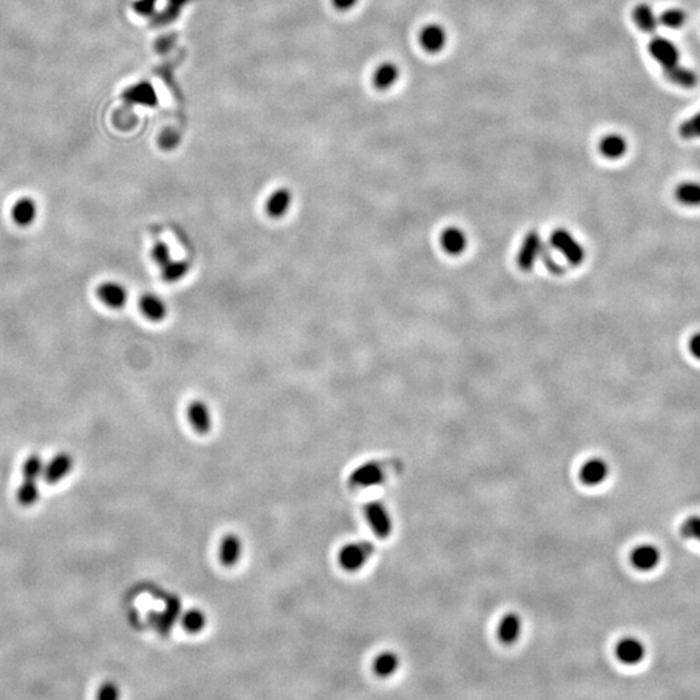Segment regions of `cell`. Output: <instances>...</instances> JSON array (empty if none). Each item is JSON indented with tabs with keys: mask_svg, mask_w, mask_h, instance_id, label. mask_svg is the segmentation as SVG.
Segmentation results:
<instances>
[{
	"mask_svg": "<svg viewBox=\"0 0 700 700\" xmlns=\"http://www.w3.org/2000/svg\"><path fill=\"white\" fill-rule=\"evenodd\" d=\"M539 257L543 259L545 263L549 266V269L552 272H561L563 271L559 265L546 253L545 247H543V243H542V239H541L539 234L530 232L527 239H526L524 244H523V248L520 249V252H519L517 262H519L520 268H523L524 270H530L534 266L536 261Z\"/></svg>",
	"mask_w": 700,
	"mask_h": 700,
	"instance_id": "obj_1",
	"label": "cell"
},
{
	"mask_svg": "<svg viewBox=\"0 0 700 700\" xmlns=\"http://www.w3.org/2000/svg\"><path fill=\"white\" fill-rule=\"evenodd\" d=\"M375 546L368 541H359L346 543L339 554L337 560L340 567L346 572H357L365 567L368 559L374 555Z\"/></svg>",
	"mask_w": 700,
	"mask_h": 700,
	"instance_id": "obj_2",
	"label": "cell"
},
{
	"mask_svg": "<svg viewBox=\"0 0 700 700\" xmlns=\"http://www.w3.org/2000/svg\"><path fill=\"white\" fill-rule=\"evenodd\" d=\"M367 523L377 539H388L393 530V521L387 506L380 501H371L365 506Z\"/></svg>",
	"mask_w": 700,
	"mask_h": 700,
	"instance_id": "obj_3",
	"label": "cell"
},
{
	"mask_svg": "<svg viewBox=\"0 0 700 700\" xmlns=\"http://www.w3.org/2000/svg\"><path fill=\"white\" fill-rule=\"evenodd\" d=\"M648 52L651 57L661 66L663 72L679 64V51L677 46L664 37L652 34L648 43Z\"/></svg>",
	"mask_w": 700,
	"mask_h": 700,
	"instance_id": "obj_4",
	"label": "cell"
},
{
	"mask_svg": "<svg viewBox=\"0 0 700 700\" xmlns=\"http://www.w3.org/2000/svg\"><path fill=\"white\" fill-rule=\"evenodd\" d=\"M551 246L571 265H580L585 259L583 247L566 230H557L552 234Z\"/></svg>",
	"mask_w": 700,
	"mask_h": 700,
	"instance_id": "obj_5",
	"label": "cell"
},
{
	"mask_svg": "<svg viewBox=\"0 0 700 700\" xmlns=\"http://www.w3.org/2000/svg\"><path fill=\"white\" fill-rule=\"evenodd\" d=\"M97 299L109 309H122L129 300V292L119 281H103L97 288Z\"/></svg>",
	"mask_w": 700,
	"mask_h": 700,
	"instance_id": "obj_6",
	"label": "cell"
},
{
	"mask_svg": "<svg viewBox=\"0 0 700 700\" xmlns=\"http://www.w3.org/2000/svg\"><path fill=\"white\" fill-rule=\"evenodd\" d=\"M614 654L625 666H637L646 657V647L636 637H625L617 642Z\"/></svg>",
	"mask_w": 700,
	"mask_h": 700,
	"instance_id": "obj_7",
	"label": "cell"
},
{
	"mask_svg": "<svg viewBox=\"0 0 700 700\" xmlns=\"http://www.w3.org/2000/svg\"><path fill=\"white\" fill-rule=\"evenodd\" d=\"M187 418L197 434L201 436L208 434L213 427V417L210 408L201 399H194L188 405Z\"/></svg>",
	"mask_w": 700,
	"mask_h": 700,
	"instance_id": "obj_8",
	"label": "cell"
},
{
	"mask_svg": "<svg viewBox=\"0 0 700 700\" xmlns=\"http://www.w3.org/2000/svg\"><path fill=\"white\" fill-rule=\"evenodd\" d=\"M384 479H386L384 468L379 463L370 462L357 467L350 474L349 484L353 488H370L381 484Z\"/></svg>",
	"mask_w": 700,
	"mask_h": 700,
	"instance_id": "obj_9",
	"label": "cell"
},
{
	"mask_svg": "<svg viewBox=\"0 0 700 700\" xmlns=\"http://www.w3.org/2000/svg\"><path fill=\"white\" fill-rule=\"evenodd\" d=\"M580 480L583 485L598 486L603 484L610 474V466L602 458H592L582 464Z\"/></svg>",
	"mask_w": 700,
	"mask_h": 700,
	"instance_id": "obj_10",
	"label": "cell"
},
{
	"mask_svg": "<svg viewBox=\"0 0 700 700\" xmlns=\"http://www.w3.org/2000/svg\"><path fill=\"white\" fill-rule=\"evenodd\" d=\"M293 194L286 187L277 188L272 191L265 203V212L272 219H280L287 216L292 208Z\"/></svg>",
	"mask_w": 700,
	"mask_h": 700,
	"instance_id": "obj_11",
	"label": "cell"
},
{
	"mask_svg": "<svg viewBox=\"0 0 700 700\" xmlns=\"http://www.w3.org/2000/svg\"><path fill=\"white\" fill-rule=\"evenodd\" d=\"M661 559L660 551L654 545H639L630 552V563L638 571L650 572L655 570Z\"/></svg>",
	"mask_w": 700,
	"mask_h": 700,
	"instance_id": "obj_12",
	"label": "cell"
},
{
	"mask_svg": "<svg viewBox=\"0 0 700 700\" xmlns=\"http://www.w3.org/2000/svg\"><path fill=\"white\" fill-rule=\"evenodd\" d=\"M140 312L151 322L159 323L168 317V305L156 293H144L139 300Z\"/></svg>",
	"mask_w": 700,
	"mask_h": 700,
	"instance_id": "obj_13",
	"label": "cell"
},
{
	"mask_svg": "<svg viewBox=\"0 0 700 700\" xmlns=\"http://www.w3.org/2000/svg\"><path fill=\"white\" fill-rule=\"evenodd\" d=\"M72 467H73V459L69 454L60 452V454L54 455V458L50 461V463L44 467V481L48 485L57 484L59 481H61L64 477H66V474L70 472Z\"/></svg>",
	"mask_w": 700,
	"mask_h": 700,
	"instance_id": "obj_14",
	"label": "cell"
},
{
	"mask_svg": "<svg viewBox=\"0 0 700 700\" xmlns=\"http://www.w3.org/2000/svg\"><path fill=\"white\" fill-rule=\"evenodd\" d=\"M523 632V620L520 614L508 612L502 617L498 624V639L505 645H514L519 641Z\"/></svg>",
	"mask_w": 700,
	"mask_h": 700,
	"instance_id": "obj_15",
	"label": "cell"
},
{
	"mask_svg": "<svg viewBox=\"0 0 700 700\" xmlns=\"http://www.w3.org/2000/svg\"><path fill=\"white\" fill-rule=\"evenodd\" d=\"M123 99L131 104L153 107L157 104V92L151 83L140 82L134 86L129 87L123 92Z\"/></svg>",
	"mask_w": 700,
	"mask_h": 700,
	"instance_id": "obj_16",
	"label": "cell"
},
{
	"mask_svg": "<svg viewBox=\"0 0 700 700\" xmlns=\"http://www.w3.org/2000/svg\"><path fill=\"white\" fill-rule=\"evenodd\" d=\"M38 216V206L32 197H21L12 206V219L17 226H32Z\"/></svg>",
	"mask_w": 700,
	"mask_h": 700,
	"instance_id": "obj_17",
	"label": "cell"
},
{
	"mask_svg": "<svg viewBox=\"0 0 700 700\" xmlns=\"http://www.w3.org/2000/svg\"><path fill=\"white\" fill-rule=\"evenodd\" d=\"M419 41L421 47L427 52L436 54L440 52L446 43V32L440 25L431 23L423 28V30L420 32Z\"/></svg>",
	"mask_w": 700,
	"mask_h": 700,
	"instance_id": "obj_18",
	"label": "cell"
},
{
	"mask_svg": "<svg viewBox=\"0 0 700 700\" xmlns=\"http://www.w3.org/2000/svg\"><path fill=\"white\" fill-rule=\"evenodd\" d=\"M243 552V543L241 539L237 534L230 533L221 542L219 548V560L225 567H234L237 561L241 558Z\"/></svg>",
	"mask_w": 700,
	"mask_h": 700,
	"instance_id": "obj_19",
	"label": "cell"
},
{
	"mask_svg": "<svg viewBox=\"0 0 700 700\" xmlns=\"http://www.w3.org/2000/svg\"><path fill=\"white\" fill-rule=\"evenodd\" d=\"M399 668V657L393 651H384L379 654L374 663H372V670L377 677L388 679L393 676Z\"/></svg>",
	"mask_w": 700,
	"mask_h": 700,
	"instance_id": "obj_20",
	"label": "cell"
},
{
	"mask_svg": "<svg viewBox=\"0 0 700 700\" xmlns=\"http://www.w3.org/2000/svg\"><path fill=\"white\" fill-rule=\"evenodd\" d=\"M599 151L604 157L610 160H617L623 157L628 151V143L624 137L619 134H610L606 135L603 139L599 143Z\"/></svg>",
	"mask_w": 700,
	"mask_h": 700,
	"instance_id": "obj_21",
	"label": "cell"
},
{
	"mask_svg": "<svg viewBox=\"0 0 700 700\" xmlns=\"http://www.w3.org/2000/svg\"><path fill=\"white\" fill-rule=\"evenodd\" d=\"M632 14L639 30L651 35L657 34L659 20L648 4H638Z\"/></svg>",
	"mask_w": 700,
	"mask_h": 700,
	"instance_id": "obj_22",
	"label": "cell"
},
{
	"mask_svg": "<svg viewBox=\"0 0 700 700\" xmlns=\"http://www.w3.org/2000/svg\"><path fill=\"white\" fill-rule=\"evenodd\" d=\"M441 244L442 248L449 254L452 256L461 254L467 247V237L462 230L457 227H450L442 232Z\"/></svg>",
	"mask_w": 700,
	"mask_h": 700,
	"instance_id": "obj_23",
	"label": "cell"
},
{
	"mask_svg": "<svg viewBox=\"0 0 700 700\" xmlns=\"http://www.w3.org/2000/svg\"><path fill=\"white\" fill-rule=\"evenodd\" d=\"M664 74L669 82H672L673 85L681 87V88L690 90L698 85V76L692 70H690L689 68L682 66L681 64L666 70Z\"/></svg>",
	"mask_w": 700,
	"mask_h": 700,
	"instance_id": "obj_24",
	"label": "cell"
},
{
	"mask_svg": "<svg viewBox=\"0 0 700 700\" xmlns=\"http://www.w3.org/2000/svg\"><path fill=\"white\" fill-rule=\"evenodd\" d=\"M399 70L397 65L393 63H383L377 66L372 82L377 90H388L389 87L393 86L399 79Z\"/></svg>",
	"mask_w": 700,
	"mask_h": 700,
	"instance_id": "obj_25",
	"label": "cell"
},
{
	"mask_svg": "<svg viewBox=\"0 0 700 700\" xmlns=\"http://www.w3.org/2000/svg\"><path fill=\"white\" fill-rule=\"evenodd\" d=\"M190 263L183 259H174L162 266L161 278L166 283H178L184 279L190 272Z\"/></svg>",
	"mask_w": 700,
	"mask_h": 700,
	"instance_id": "obj_26",
	"label": "cell"
},
{
	"mask_svg": "<svg viewBox=\"0 0 700 700\" xmlns=\"http://www.w3.org/2000/svg\"><path fill=\"white\" fill-rule=\"evenodd\" d=\"M674 196L679 204L686 206H700V183L683 182L676 188Z\"/></svg>",
	"mask_w": 700,
	"mask_h": 700,
	"instance_id": "obj_27",
	"label": "cell"
},
{
	"mask_svg": "<svg viewBox=\"0 0 700 700\" xmlns=\"http://www.w3.org/2000/svg\"><path fill=\"white\" fill-rule=\"evenodd\" d=\"M17 502L23 507H30L37 503L39 499V489L37 481L23 480L17 489Z\"/></svg>",
	"mask_w": 700,
	"mask_h": 700,
	"instance_id": "obj_28",
	"label": "cell"
},
{
	"mask_svg": "<svg viewBox=\"0 0 700 700\" xmlns=\"http://www.w3.org/2000/svg\"><path fill=\"white\" fill-rule=\"evenodd\" d=\"M183 629L190 634H197L204 630L206 625V616L200 610H190L182 617Z\"/></svg>",
	"mask_w": 700,
	"mask_h": 700,
	"instance_id": "obj_29",
	"label": "cell"
},
{
	"mask_svg": "<svg viewBox=\"0 0 700 700\" xmlns=\"http://www.w3.org/2000/svg\"><path fill=\"white\" fill-rule=\"evenodd\" d=\"M43 459L38 454H32L26 458L22 466V479L29 481H37L43 474Z\"/></svg>",
	"mask_w": 700,
	"mask_h": 700,
	"instance_id": "obj_30",
	"label": "cell"
},
{
	"mask_svg": "<svg viewBox=\"0 0 700 700\" xmlns=\"http://www.w3.org/2000/svg\"><path fill=\"white\" fill-rule=\"evenodd\" d=\"M659 23L664 25L668 29H679L686 22V13L679 8H670L663 12L659 17Z\"/></svg>",
	"mask_w": 700,
	"mask_h": 700,
	"instance_id": "obj_31",
	"label": "cell"
},
{
	"mask_svg": "<svg viewBox=\"0 0 700 700\" xmlns=\"http://www.w3.org/2000/svg\"><path fill=\"white\" fill-rule=\"evenodd\" d=\"M679 134L682 139H700V112L679 125Z\"/></svg>",
	"mask_w": 700,
	"mask_h": 700,
	"instance_id": "obj_32",
	"label": "cell"
},
{
	"mask_svg": "<svg viewBox=\"0 0 700 700\" xmlns=\"http://www.w3.org/2000/svg\"><path fill=\"white\" fill-rule=\"evenodd\" d=\"M151 257L153 262L161 269L168 262L172 261V250L165 241H156L151 249Z\"/></svg>",
	"mask_w": 700,
	"mask_h": 700,
	"instance_id": "obj_33",
	"label": "cell"
},
{
	"mask_svg": "<svg viewBox=\"0 0 700 700\" xmlns=\"http://www.w3.org/2000/svg\"><path fill=\"white\" fill-rule=\"evenodd\" d=\"M679 533L683 539H697L700 542V517H690L681 524Z\"/></svg>",
	"mask_w": 700,
	"mask_h": 700,
	"instance_id": "obj_34",
	"label": "cell"
},
{
	"mask_svg": "<svg viewBox=\"0 0 700 700\" xmlns=\"http://www.w3.org/2000/svg\"><path fill=\"white\" fill-rule=\"evenodd\" d=\"M97 699L100 700H116L119 698V690L114 683L107 682L100 686L97 691Z\"/></svg>",
	"mask_w": 700,
	"mask_h": 700,
	"instance_id": "obj_35",
	"label": "cell"
},
{
	"mask_svg": "<svg viewBox=\"0 0 700 700\" xmlns=\"http://www.w3.org/2000/svg\"><path fill=\"white\" fill-rule=\"evenodd\" d=\"M160 143H161L162 148L172 150L178 143V137H177V134H174L172 131H165L162 134L161 138H160Z\"/></svg>",
	"mask_w": 700,
	"mask_h": 700,
	"instance_id": "obj_36",
	"label": "cell"
},
{
	"mask_svg": "<svg viewBox=\"0 0 700 700\" xmlns=\"http://www.w3.org/2000/svg\"><path fill=\"white\" fill-rule=\"evenodd\" d=\"M689 350L694 358L700 361V332L691 336L689 341Z\"/></svg>",
	"mask_w": 700,
	"mask_h": 700,
	"instance_id": "obj_37",
	"label": "cell"
},
{
	"mask_svg": "<svg viewBox=\"0 0 700 700\" xmlns=\"http://www.w3.org/2000/svg\"><path fill=\"white\" fill-rule=\"evenodd\" d=\"M358 0H332L334 8L339 11H349L357 4Z\"/></svg>",
	"mask_w": 700,
	"mask_h": 700,
	"instance_id": "obj_38",
	"label": "cell"
}]
</instances>
